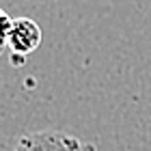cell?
I'll list each match as a JSON object with an SVG mask.
<instances>
[{
  "label": "cell",
  "mask_w": 151,
  "mask_h": 151,
  "mask_svg": "<svg viewBox=\"0 0 151 151\" xmlns=\"http://www.w3.org/2000/svg\"><path fill=\"white\" fill-rule=\"evenodd\" d=\"M2 45L11 50V56H28L41 45V28L30 17L11 19L2 13Z\"/></svg>",
  "instance_id": "6da1fadb"
},
{
  "label": "cell",
  "mask_w": 151,
  "mask_h": 151,
  "mask_svg": "<svg viewBox=\"0 0 151 151\" xmlns=\"http://www.w3.org/2000/svg\"><path fill=\"white\" fill-rule=\"evenodd\" d=\"M13 151H95V147L60 129H39L22 134Z\"/></svg>",
  "instance_id": "7a4b0ae2"
}]
</instances>
